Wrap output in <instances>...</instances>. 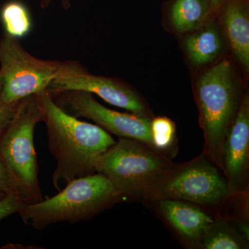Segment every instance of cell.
I'll return each mask as SVG.
<instances>
[{"label": "cell", "mask_w": 249, "mask_h": 249, "mask_svg": "<svg viewBox=\"0 0 249 249\" xmlns=\"http://www.w3.org/2000/svg\"><path fill=\"white\" fill-rule=\"evenodd\" d=\"M196 98L204 133L203 152L222 172L224 139L242 100L231 62L223 60L206 70L196 80Z\"/></svg>", "instance_id": "obj_4"}, {"label": "cell", "mask_w": 249, "mask_h": 249, "mask_svg": "<svg viewBox=\"0 0 249 249\" xmlns=\"http://www.w3.org/2000/svg\"><path fill=\"white\" fill-rule=\"evenodd\" d=\"M0 19L6 34L21 38L32 29V19L25 4L19 1H10L0 11Z\"/></svg>", "instance_id": "obj_16"}, {"label": "cell", "mask_w": 249, "mask_h": 249, "mask_svg": "<svg viewBox=\"0 0 249 249\" xmlns=\"http://www.w3.org/2000/svg\"><path fill=\"white\" fill-rule=\"evenodd\" d=\"M231 222L235 226V229L240 234L241 236L249 242V225L247 219H231Z\"/></svg>", "instance_id": "obj_21"}, {"label": "cell", "mask_w": 249, "mask_h": 249, "mask_svg": "<svg viewBox=\"0 0 249 249\" xmlns=\"http://www.w3.org/2000/svg\"><path fill=\"white\" fill-rule=\"evenodd\" d=\"M37 95L43 109L49 148L57 162L52 182L60 191L73 179L96 173V160L116 142L98 124L62 110L47 90Z\"/></svg>", "instance_id": "obj_1"}, {"label": "cell", "mask_w": 249, "mask_h": 249, "mask_svg": "<svg viewBox=\"0 0 249 249\" xmlns=\"http://www.w3.org/2000/svg\"><path fill=\"white\" fill-rule=\"evenodd\" d=\"M150 132L156 151L170 159L174 157L178 148L175 123L165 116L156 117L151 119Z\"/></svg>", "instance_id": "obj_17"}, {"label": "cell", "mask_w": 249, "mask_h": 249, "mask_svg": "<svg viewBox=\"0 0 249 249\" xmlns=\"http://www.w3.org/2000/svg\"><path fill=\"white\" fill-rule=\"evenodd\" d=\"M229 198L222 170L202 152L186 163H173L147 188L142 199H178L199 206L217 207Z\"/></svg>", "instance_id": "obj_5"}, {"label": "cell", "mask_w": 249, "mask_h": 249, "mask_svg": "<svg viewBox=\"0 0 249 249\" xmlns=\"http://www.w3.org/2000/svg\"><path fill=\"white\" fill-rule=\"evenodd\" d=\"M224 33L234 56L247 73L249 70V0H221Z\"/></svg>", "instance_id": "obj_12"}, {"label": "cell", "mask_w": 249, "mask_h": 249, "mask_svg": "<svg viewBox=\"0 0 249 249\" xmlns=\"http://www.w3.org/2000/svg\"><path fill=\"white\" fill-rule=\"evenodd\" d=\"M43 119L37 95H30L21 100L14 117L0 134V159L14 194L24 204L43 200L34 142L36 126Z\"/></svg>", "instance_id": "obj_2"}, {"label": "cell", "mask_w": 249, "mask_h": 249, "mask_svg": "<svg viewBox=\"0 0 249 249\" xmlns=\"http://www.w3.org/2000/svg\"><path fill=\"white\" fill-rule=\"evenodd\" d=\"M165 10L173 27L179 33L199 29L214 12L211 0H169Z\"/></svg>", "instance_id": "obj_13"}, {"label": "cell", "mask_w": 249, "mask_h": 249, "mask_svg": "<svg viewBox=\"0 0 249 249\" xmlns=\"http://www.w3.org/2000/svg\"><path fill=\"white\" fill-rule=\"evenodd\" d=\"M3 85H4V80H3L2 76L0 73V98H1V92H2Z\"/></svg>", "instance_id": "obj_24"}, {"label": "cell", "mask_w": 249, "mask_h": 249, "mask_svg": "<svg viewBox=\"0 0 249 249\" xmlns=\"http://www.w3.org/2000/svg\"><path fill=\"white\" fill-rule=\"evenodd\" d=\"M184 47L193 63L207 65L214 61L222 52V36L214 23H209L188 36L185 40Z\"/></svg>", "instance_id": "obj_14"}, {"label": "cell", "mask_w": 249, "mask_h": 249, "mask_svg": "<svg viewBox=\"0 0 249 249\" xmlns=\"http://www.w3.org/2000/svg\"><path fill=\"white\" fill-rule=\"evenodd\" d=\"M222 173L231 197L242 196L248 182L249 171V96H242L238 111L224 139Z\"/></svg>", "instance_id": "obj_10"}, {"label": "cell", "mask_w": 249, "mask_h": 249, "mask_svg": "<svg viewBox=\"0 0 249 249\" xmlns=\"http://www.w3.org/2000/svg\"><path fill=\"white\" fill-rule=\"evenodd\" d=\"M221 0H211V6H212V9L213 10L214 12L217 11L218 6L220 4Z\"/></svg>", "instance_id": "obj_23"}, {"label": "cell", "mask_w": 249, "mask_h": 249, "mask_svg": "<svg viewBox=\"0 0 249 249\" xmlns=\"http://www.w3.org/2000/svg\"><path fill=\"white\" fill-rule=\"evenodd\" d=\"M49 93L57 106L67 114L78 119H90L119 138L138 141L155 150L150 132V117L112 110L98 103L93 94L88 91L69 90Z\"/></svg>", "instance_id": "obj_8"}, {"label": "cell", "mask_w": 249, "mask_h": 249, "mask_svg": "<svg viewBox=\"0 0 249 249\" xmlns=\"http://www.w3.org/2000/svg\"><path fill=\"white\" fill-rule=\"evenodd\" d=\"M162 217L181 238L193 246L201 247L206 228L214 218L198 205L178 199L152 201Z\"/></svg>", "instance_id": "obj_11"}, {"label": "cell", "mask_w": 249, "mask_h": 249, "mask_svg": "<svg viewBox=\"0 0 249 249\" xmlns=\"http://www.w3.org/2000/svg\"><path fill=\"white\" fill-rule=\"evenodd\" d=\"M201 247L205 249H249V242L245 240L229 219L214 218L213 222L206 228Z\"/></svg>", "instance_id": "obj_15"}, {"label": "cell", "mask_w": 249, "mask_h": 249, "mask_svg": "<svg viewBox=\"0 0 249 249\" xmlns=\"http://www.w3.org/2000/svg\"><path fill=\"white\" fill-rule=\"evenodd\" d=\"M173 163L142 142L119 138L96 160L95 170L110 181L122 199H142L147 188Z\"/></svg>", "instance_id": "obj_6"}, {"label": "cell", "mask_w": 249, "mask_h": 249, "mask_svg": "<svg viewBox=\"0 0 249 249\" xmlns=\"http://www.w3.org/2000/svg\"><path fill=\"white\" fill-rule=\"evenodd\" d=\"M0 191L4 193L6 196L14 194L9 174L6 171L1 159H0Z\"/></svg>", "instance_id": "obj_20"}, {"label": "cell", "mask_w": 249, "mask_h": 249, "mask_svg": "<svg viewBox=\"0 0 249 249\" xmlns=\"http://www.w3.org/2000/svg\"><path fill=\"white\" fill-rule=\"evenodd\" d=\"M54 0H40V5L42 9H47L49 7V5L52 4V1ZM61 3L62 9L65 11H69L71 8V0H59Z\"/></svg>", "instance_id": "obj_22"}, {"label": "cell", "mask_w": 249, "mask_h": 249, "mask_svg": "<svg viewBox=\"0 0 249 249\" xmlns=\"http://www.w3.org/2000/svg\"><path fill=\"white\" fill-rule=\"evenodd\" d=\"M46 90L49 93L69 90L88 91L135 115L149 117L150 114L142 98L128 85L116 78L93 75L76 60L60 62Z\"/></svg>", "instance_id": "obj_9"}, {"label": "cell", "mask_w": 249, "mask_h": 249, "mask_svg": "<svg viewBox=\"0 0 249 249\" xmlns=\"http://www.w3.org/2000/svg\"><path fill=\"white\" fill-rule=\"evenodd\" d=\"M60 62L36 58L18 38L4 33L0 38V73L4 80L0 101L16 102L45 91Z\"/></svg>", "instance_id": "obj_7"}, {"label": "cell", "mask_w": 249, "mask_h": 249, "mask_svg": "<svg viewBox=\"0 0 249 249\" xmlns=\"http://www.w3.org/2000/svg\"><path fill=\"white\" fill-rule=\"evenodd\" d=\"M23 205L24 204L15 195L6 196L3 200L0 201V221L18 212Z\"/></svg>", "instance_id": "obj_18"}, {"label": "cell", "mask_w": 249, "mask_h": 249, "mask_svg": "<svg viewBox=\"0 0 249 249\" xmlns=\"http://www.w3.org/2000/svg\"><path fill=\"white\" fill-rule=\"evenodd\" d=\"M19 102L20 101L13 103L0 101V134L14 117Z\"/></svg>", "instance_id": "obj_19"}, {"label": "cell", "mask_w": 249, "mask_h": 249, "mask_svg": "<svg viewBox=\"0 0 249 249\" xmlns=\"http://www.w3.org/2000/svg\"><path fill=\"white\" fill-rule=\"evenodd\" d=\"M6 195L2 191H0V201L3 200L5 197H6Z\"/></svg>", "instance_id": "obj_25"}, {"label": "cell", "mask_w": 249, "mask_h": 249, "mask_svg": "<svg viewBox=\"0 0 249 249\" xmlns=\"http://www.w3.org/2000/svg\"><path fill=\"white\" fill-rule=\"evenodd\" d=\"M122 199L104 175L96 173L70 181L52 198L23 205V222L42 230L58 222L88 220Z\"/></svg>", "instance_id": "obj_3"}]
</instances>
